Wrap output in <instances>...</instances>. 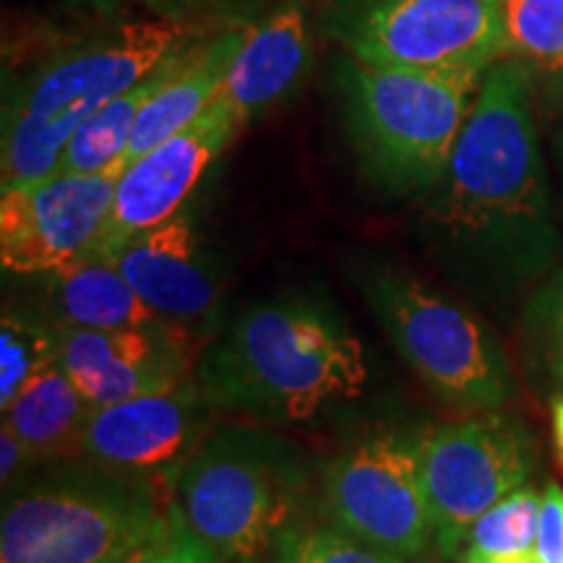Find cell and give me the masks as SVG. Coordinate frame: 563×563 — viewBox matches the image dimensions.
Returning a JSON list of instances; mask_svg holds the SVG:
<instances>
[{
    "instance_id": "6da1fadb",
    "label": "cell",
    "mask_w": 563,
    "mask_h": 563,
    "mask_svg": "<svg viewBox=\"0 0 563 563\" xmlns=\"http://www.w3.org/2000/svg\"><path fill=\"white\" fill-rule=\"evenodd\" d=\"M530 89L527 63H493L446 170L426 191L422 238L470 287H519L563 256Z\"/></svg>"
},
{
    "instance_id": "7a4b0ae2",
    "label": "cell",
    "mask_w": 563,
    "mask_h": 563,
    "mask_svg": "<svg viewBox=\"0 0 563 563\" xmlns=\"http://www.w3.org/2000/svg\"><path fill=\"white\" fill-rule=\"evenodd\" d=\"M207 405L274 420H311L361 397L368 361L355 332L327 302L282 295L243 308L196 368Z\"/></svg>"
},
{
    "instance_id": "3957f363",
    "label": "cell",
    "mask_w": 563,
    "mask_h": 563,
    "mask_svg": "<svg viewBox=\"0 0 563 563\" xmlns=\"http://www.w3.org/2000/svg\"><path fill=\"white\" fill-rule=\"evenodd\" d=\"M196 40L186 21H115L60 45L3 104L0 183L24 186L55 173L63 146L91 112L150 76Z\"/></svg>"
},
{
    "instance_id": "277c9868",
    "label": "cell",
    "mask_w": 563,
    "mask_h": 563,
    "mask_svg": "<svg viewBox=\"0 0 563 563\" xmlns=\"http://www.w3.org/2000/svg\"><path fill=\"white\" fill-rule=\"evenodd\" d=\"M483 70L373 66L340 68L347 129L365 173L394 194L428 191L473 112Z\"/></svg>"
},
{
    "instance_id": "5b68a950",
    "label": "cell",
    "mask_w": 563,
    "mask_h": 563,
    "mask_svg": "<svg viewBox=\"0 0 563 563\" xmlns=\"http://www.w3.org/2000/svg\"><path fill=\"white\" fill-rule=\"evenodd\" d=\"M302 490L298 449L249 428L203 439L173 475L183 519L222 563H264L290 530Z\"/></svg>"
},
{
    "instance_id": "8992f818",
    "label": "cell",
    "mask_w": 563,
    "mask_h": 563,
    "mask_svg": "<svg viewBox=\"0 0 563 563\" xmlns=\"http://www.w3.org/2000/svg\"><path fill=\"white\" fill-rule=\"evenodd\" d=\"M173 475L95 467L21 490L3 509L0 563H123L157 525Z\"/></svg>"
},
{
    "instance_id": "52a82bcc",
    "label": "cell",
    "mask_w": 563,
    "mask_h": 563,
    "mask_svg": "<svg viewBox=\"0 0 563 563\" xmlns=\"http://www.w3.org/2000/svg\"><path fill=\"white\" fill-rule=\"evenodd\" d=\"M361 287L402 361L441 402L462 412H493L511 397L514 376L501 342L473 311L389 266L363 272Z\"/></svg>"
},
{
    "instance_id": "ba28073f",
    "label": "cell",
    "mask_w": 563,
    "mask_h": 563,
    "mask_svg": "<svg viewBox=\"0 0 563 563\" xmlns=\"http://www.w3.org/2000/svg\"><path fill=\"white\" fill-rule=\"evenodd\" d=\"M506 0H327L350 58L391 68L488 70L506 58Z\"/></svg>"
},
{
    "instance_id": "9c48e42d",
    "label": "cell",
    "mask_w": 563,
    "mask_h": 563,
    "mask_svg": "<svg viewBox=\"0 0 563 563\" xmlns=\"http://www.w3.org/2000/svg\"><path fill=\"white\" fill-rule=\"evenodd\" d=\"M534 467L532 435L506 415L483 412L420 435V481L441 555L454 559L475 519L527 485Z\"/></svg>"
},
{
    "instance_id": "30bf717a",
    "label": "cell",
    "mask_w": 563,
    "mask_h": 563,
    "mask_svg": "<svg viewBox=\"0 0 563 563\" xmlns=\"http://www.w3.org/2000/svg\"><path fill=\"white\" fill-rule=\"evenodd\" d=\"M327 514L336 530L399 559H420L433 543L420 481V435L378 433L329 464Z\"/></svg>"
},
{
    "instance_id": "8fae6325",
    "label": "cell",
    "mask_w": 563,
    "mask_h": 563,
    "mask_svg": "<svg viewBox=\"0 0 563 563\" xmlns=\"http://www.w3.org/2000/svg\"><path fill=\"white\" fill-rule=\"evenodd\" d=\"M121 175H47L0 194V264L42 277L100 256Z\"/></svg>"
},
{
    "instance_id": "7c38bea8",
    "label": "cell",
    "mask_w": 563,
    "mask_h": 563,
    "mask_svg": "<svg viewBox=\"0 0 563 563\" xmlns=\"http://www.w3.org/2000/svg\"><path fill=\"white\" fill-rule=\"evenodd\" d=\"M241 125L214 100L191 125L133 159L118 178L100 256L112 258L131 238L180 214L183 203Z\"/></svg>"
},
{
    "instance_id": "4fadbf2b",
    "label": "cell",
    "mask_w": 563,
    "mask_h": 563,
    "mask_svg": "<svg viewBox=\"0 0 563 563\" xmlns=\"http://www.w3.org/2000/svg\"><path fill=\"white\" fill-rule=\"evenodd\" d=\"M203 407L199 382L95 407L84 433V456L108 473L173 475L201 443Z\"/></svg>"
},
{
    "instance_id": "5bb4252c",
    "label": "cell",
    "mask_w": 563,
    "mask_h": 563,
    "mask_svg": "<svg viewBox=\"0 0 563 563\" xmlns=\"http://www.w3.org/2000/svg\"><path fill=\"white\" fill-rule=\"evenodd\" d=\"M191 340L173 321L129 329L60 327V368L91 407H104L191 378Z\"/></svg>"
},
{
    "instance_id": "9a60e30c",
    "label": "cell",
    "mask_w": 563,
    "mask_h": 563,
    "mask_svg": "<svg viewBox=\"0 0 563 563\" xmlns=\"http://www.w3.org/2000/svg\"><path fill=\"white\" fill-rule=\"evenodd\" d=\"M110 262L154 313L180 327L209 319L220 300V282L186 214L131 238Z\"/></svg>"
},
{
    "instance_id": "2e32d148",
    "label": "cell",
    "mask_w": 563,
    "mask_h": 563,
    "mask_svg": "<svg viewBox=\"0 0 563 563\" xmlns=\"http://www.w3.org/2000/svg\"><path fill=\"white\" fill-rule=\"evenodd\" d=\"M311 63L308 19L300 3L279 5L258 24L245 26L243 42L232 55L217 102L241 123L269 110L298 87Z\"/></svg>"
},
{
    "instance_id": "e0dca14e",
    "label": "cell",
    "mask_w": 563,
    "mask_h": 563,
    "mask_svg": "<svg viewBox=\"0 0 563 563\" xmlns=\"http://www.w3.org/2000/svg\"><path fill=\"white\" fill-rule=\"evenodd\" d=\"M243 34L245 26H235V30L220 32L211 40H194L191 45H186L167 79L141 110L129 152H125L123 170L141 154L152 152L162 141L191 125L217 100L232 55L241 47Z\"/></svg>"
},
{
    "instance_id": "ac0fdd59",
    "label": "cell",
    "mask_w": 563,
    "mask_h": 563,
    "mask_svg": "<svg viewBox=\"0 0 563 563\" xmlns=\"http://www.w3.org/2000/svg\"><path fill=\"white\" fill-rule=\"evenodd\" d=\"M42 279L47 282V298L53 300L58 327L129 329L165 321L104 256L42 274Z\"/></svg>"
},
{
    "instance_id": "d6986e66",
    "label": "cell",
    "mask_w": 563,
    "mask_h": 563,
    "mask_svg": "<svg viewBox=\"0 0 563 563\" xmlns=\"http://www.w3.org/2000/svg\"><path fill=\"white\" fill-rule=\"evenodd\" d=\"M95 407L76 389L60 363L34 376L3 410V422L37 460H63L84 452L89 415Z\"/></svg>"
},
{
    "instance_id": "ffe728a7",
    "label": "cell",
    "mask_w": 563,
    "mask_h": 563,
    "mask_svg": "<svg viewBox=\"0 0 563 563\" xmlns=\"http://www.w3.org/2000/svg\"><path fill=\"white\" fill-rule=\"evenodd\" d=\"M183 51H186V45L178 47L170 58L162 60L150 76L133 84L131 89H125L115 100H110L97 112H91L87 121L74 131L68 144L63 146V154L53 175H121L125 152H129L141 110L152 100L154 91L162 87V81L167 79V74L178 63Z\"/></svg>"
},
{
    "instance_id": "44dd1931",
    "label": "cell",
    "mask_w": 563,
    "mask_h": 563,
    "mask_svg": "<svg viewBox=\"0 0 563 563\" xmlns=\"http://www.w3.org/2000/svg\"><path fill=\"white\" fill-rule=\"evenodd\" d=\"M543 496L522 485L481 514L464 534L460 563H538V525Z\"/></svg>"
},
{
    "instance_id": "7402d4cb",
    "label": "cell",
    "mask_w": 563,
    "mask_h": 563,
    "mask_svg": "<svg viewBox=\"0 0 563 563\" xmlns=\"http://www.w3.org/2000/svg\"><path fill=\"white\" fill-rule=\"evenodd\" d=\"M58 323L5 311L0 321V410H5L34 376L58 363Z\"/></svg>"
},
{
    "instance_id": "603a6c76",
    "label": "cell",
    "mask_w": 563,
    "mask_h": 563,
    "mask_svg": "<svg viewBox=\"0 0 563 563\" xmlns=\"http://www.w3.org/2000/svg\"><path fill=\"white\" fill-rule=\"evenodd\" d=\"M522 344L534 382L563 394V269L553 272L527 300Z\"/></svg>"
},
{
    "instance_id": "cb8c5ba5",
    "label": "cell",
    "mask_w": 563,
    "mask_h": 563,
    "mask_svg": "<svg viewBox=\"0 0 563 563\" xmlns=\"http://www.w3.org/2000/svg\"><path fill=\"white\" fill-rule=\"evenodd\" d=\"M506 58L563 74V0H506Z\"/></svg>"
},
{
    "instance_id": "d4e9b609",
    "label": "cell",
    "mask_w": 563,
    "mask_h": 563,
    "mask_svg": "<svg viewBox=\"0 0 563 563\" xmlns=\"http://www.w3.org/2000/svg\"><path fill=\"white\" fill-rule=\"evenodd\" d=\"M264 563H407L399 555L378 551L352 534L323 527V530H295L290 527L266 555Z\"/></svg>"
},
{
    "instance_id": "484cf974",
    "label": "cell",
    "mask_w": 563,
    "mask_h": 563,
    "mask_svg": "<svg viewBox=\"0 0 563 563\" xmlns=\"http://www.w3.org/2000/svg\"><path fill=\"white\" fill-rule=\"evenodd\" d=\"M136 563H222L199 538L191 532L178 501L170 498L165 501L157 525L150 538L141 543L136 551Z\"/></svg>"
},
{
    "instance_id": "4316f807",
    "label": "cell",
    "mask_w": 563,
    "mask_h": 563,
    "mask_svg": "<svg viewBox=\"0 0 563 563\" xmlns=\"http://www.w3.org/2000/svg\"><path fill=\"white\" fill-rule=\"evenodd\" d=\"M538 563H563V490L548 483L538 525Z\"/></svg>"
},
{
    "instance_id": "83f0119b",
    "label": "cell",
    "mask_w": 563,
    "mask_h": 563,
    "mask_svg": "<svg viewBox=\"0 0 563 563\" xmlns=\"http://www.w3.org/2000/svg\"><path fill=\"white\" fill-rule=\"evenodd\" d=\"M32 462L34 456L24 446V441L19 439L9 422H3V428H0V483H3V490H9L24 473L26 464Z\"/></svg>"
},
{
    "instance_id": "f1b7e54d",
    "label": "cell",
    "mask_w": 563,
    "mask_h": 563,
    "mask_svg": "<svg viewBox=\"0 0 563 563\" xmlns=\"http://www.w3.org/2000/svg\"><path fill=\"white\" fill-rule=\"evenodd\" d=\"M141 5H146L152 13H157L159 19H173L183 21L188 11H194L201 0H139Z\"/></svg>"
},
{
    "instance_id": "f546056e",
    "label": "cell",
    "mask_w": 563,
    "mask_h": 563,
    "mask_svg": "<svg viewBox=\"0 0 563 563\" xmlns=\"http://www.w3.org/2000/svg\"><path fill=\"white\" fill-rule=\"evenodd\" d=\"M551 426H553V449H555V456H559V467L563 473V394H559L551 405Z\"/></svg>"
},
{
    "instance_id": "4dcf8cb0",
    "label": "cell",
    "mask_w": 563,
    "mask_h": 563,
    "mask_svg": "<svg viewBox=\"0 0 563 563\" xmlns=\"http://www.w3.org/2000/svg\"><path fill=\"white\" fill-rule=\"evenodd\" d=\"M555 146H559V159H561V173H563V123L559 129V141H555Z\"/></svg>"
},
{
    "instance_id": "1f68e13d",
    "label": "cell",
    "mask_w": 563,
    "mask_h": 563,
    "mask_svg": "<svg viewBox=\"0 0 563 563\" xmlns=\"http://www.w3.org/2000/svg\"><path fill=\"white\" fill-rule=\"evenodd\" d=\"M123 563H136V553H133V555H131V559H125Z\"/></svg>"
}]
</instances>
